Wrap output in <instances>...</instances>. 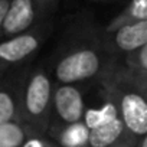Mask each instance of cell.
<instances>
[{"mask_svg": "<svg viewBox=\"0 0 147 147\" xmlns=\"http://www.w3.org/2000/svg\"><path fill=\"white\" fill-rule=\"evenodd\" d=\"M141 20H147V0H130L105 25V30H113L123 25Z\"/></svg>", "mask_w": 147, "mask_h": 147, "instance_id": "cell-10", "label": "cell"}, {"mask_svg": "<svg viewBox=\"0 0 147 147\" xmlns=\"http://www.w3.org/2000/svg\"><path fill=\"white\" fill-rule=\"evenodd\" d=\"M61 0H12L0 40L55 20Z\"/></svg>", "mask_w": 147, "mask_h": 147, "instance_id": "cell-6", "label": "cell"}, {"mask_svg": "<svg viewBox=\"0 0 147 147\" xmlns=\"http://www.w3.org/2000/svg\"><path fill=\"white\" fill-rule=\"evenodd\" d=\"M128 69L137 74H147V45L121 61Z\"/></svg>", "mask_w": 147, "mask_h": 147, "instance_id": "cell-12", "label": "cell"}, {"mask_svg": "<svg viewBox=\"0 0 147 147\" xmlns=\"http://www.w3.org/2000/svg\"><path fill=\"white\" fill-rule=\"evenodd\" d=\"M88 2H92V3H102V5H107V3H113V2H117V0H88Z\"/></svg>", "mask_w": 147, "mask_h": 147, "instance_id": "cell-17", "label": "cell"}, {"mask_svg": "<svg viewBox=\"0 0 147 147\" xmlns=\"http://www.w3.org/2000/svg\"><path fill=\"white\" fill-rule=\"evenodd\" d=\"M35 133L22 121L0 124V147H22L29 136Z\"/></svg>", "mask_w": 147, "mask_h": 147, "instance_id": "cell-11", "label": "cell"}, {"mask_svg": "<svg viewBox=\"0 0 147 147\" xmlns=\"http://www.w3.org/2000/svg\"><path fill=\"white\" fill-rule=\"evenodd\" d=\"M2 75H3V74H0V77H2Z\"/></svg>", "mask_w": 147, "mask_h": 147, "instance_id": "cell-19", "label": "cell"}, {"mask_svg": "<svg viewBox=\"0 0 147 147\" xmlns=\"http://www.w3.org/2000/svg\"><path fill=\"white\" fill-rule=\"evenodd\" d=\"M136 147H147V134L143 137V138H140L138 140V143H137V146Z\"/></svg>", "mask_w": 147, "mask_h": 147, "instance_id": "cell-16", "label": "cell"}, {"mask_svg": "<svg viewBox=\"0 0 147 147\" xmlns=\"http://www.w3.org/2000/svg\"><path fill=\"white\" fill-rule=\"evenodd\" d=\"M105 32L108 48L118 61L147 45V20L127 23Z\"/></svg>", "mask_w": 147, "mask_h": 147, "instance_id": "cell-9", "label": "cell"}, {"mask_svg": "<svg viewBox=\"0 0 147 147\" xmlns=\"http://www.w3.org/2000/svg\"><path fill=\"white\" fill-rule=\"evenodd\" d=\"M55 85L56 82L51 74L48 61L29 66L23 85L20 121L35 133L48 134L52 121Z\"/></svg>", "mask_w": 147, "mask_h": 147, "instance_id": "cell-3", "label": "cell"}, {"mask_svg": "<svg viewBox=\"0 0 147 147\" xmlns=\"http://www.w3.org/2000/svg\"><path fill=\"white\" fill-rule=\"evenodd\" d=\"M22 147H58L46 134L32 133Z\"/></svg>", "mask_w": 147, "mask_h": 147, "instance_id": "cell-13", "label": "cell"}, {"mask_svg": "<svg viewBox=\"0 0 147 147\" xmlns=\"http://www.w3.org/2000/svg\"><path fill=\"white\" fill-rule=\"evenodd\" d=\"M130 71H131V69H130ZM131 72H134V71H131ZM134 74H136V77L141 81V84L147 88V74H137V72H134Z\"/></svg>", "mask_w": 147, "mask_h": 147, "instance_id": "cell-15", "label": "cell"}, {"mask_svg": "<svg viewBox=\"0 0 147 147\" xmlns=\"http://www.w3.org/2000/svg\"><path fill=\"white\" fill-rule=\"evenodd\" d=\"M53 29L55 20H51L0 40V74L32 63L53 33Z\"/></svg>", "mask_w": 147, "mask_h": 147, "instance_id": "cell-5", "label": "cell"}, {"mask_svg": "<svg viewBox=\"0 0 147 147\" xmlns=\"http://www.w3.org/2000/svg\"><path fill=\"white\" fill-rule=\"evenodd\" d=\"M90 87L75 84L55 85L51 127H66L84 121Z\"/></svg>", "mask_w": 147, "mask_h": 147, "instance_id": "cell-7", "label": "cell"}, {"mask_svg": "<svg viewBox=\"0 0 147 147\" xmlns=\"http://www.w3.org/2000/svg\"><path fill=\"white\" fill-rule=\"evenodd\" d=\"M32 63L10 69L0 77V124L20 121L23 85Z\"/></svg>", "mask_w": 147, "mask_h": 147, "instance_id": "cell-8", "label": "cell"}, {"mask_svg": "<svg viewBox=\"0 0 147 147\" xmlns=\"http://www.w3.org/2000/svg\"><path fill=\"white\" fill-rule=\"evenodd\" d=\"M10 3H12V0H0V35H2V30H3V25H5Z\"/></svg>", "mask_w": 147, "mask_h": 147, "instance_id": "cell-14", "label": "cell"}, {"mask_svg": "<svg viewBox=\"0 0 147 147\" xmlns=\"http://www.w3.org/2000/svg\"><path fill=\"white\" fill-rule=\"evenodd\" d=\"M120 62L108 48L105 25L91 12L71 15L63 25L48 65L56 84L94 85Z\"/></svg>", "mask_w": 147, "mask_h": 147, "instance_id": "cell-1", "label": "cell"}, {"mask_svg": "<svg viewBox=\"0 0 147 147\" xmlns=\"http://www.w3.org/2000/svg\"><path fill=\"white\" fill-rule=\"evenodd\" d=\"M137 141L147 134V88L121 61L98 82Z\"/></svg>", "mask_w": 147, "mask_h": 147, "instance_id": "cell-2", "label": "cell"}, {"mask_svg": "<svg viewBox=\"0 0 147 147\" xmlns=\"http://www.w3.org/2000/svg\"><path fill=\"white\" fill-rule=\"evenodd\" d=\"M94 98L87 97L85 123L90 127L88 147H130L137 140L127 131L115 105L100 84L92 85Z\"/></svg>", "mask_w": 147, "mask_h": 147, "instance_id": "cell-4", "label": "cell"}, {"mask_svg": "<svg viewBox=\"0 0 147 147\" xmlns=\"http://www.w3.org/2000/svg\"><path fill=\"white\" fill-rule=\"evenodd\" d=\"M130 147H136V146H130Z\"/></svg>", "mask_w": 147, "mask_h": 147, "instance_id": "cell-18", "label": "cell"}]
</instances>
